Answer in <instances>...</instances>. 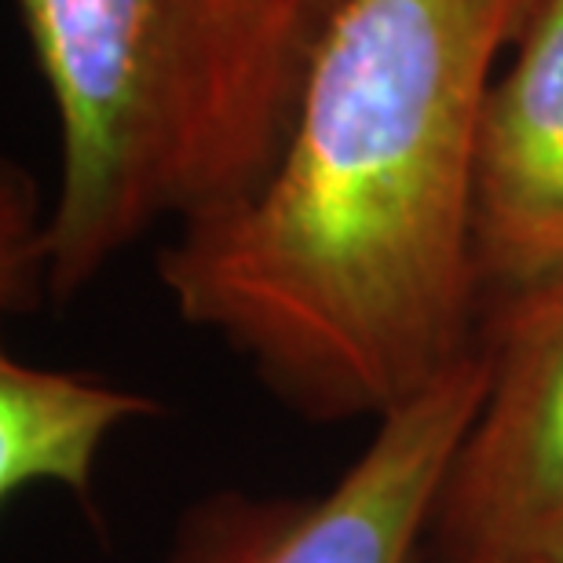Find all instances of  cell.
<instances>
[{
	"label": "cell",
	"mask_w": 563,
	"mask_h": 563,
	"mask_svg": "<svg viewBox=\"0 0 563 563\" xmlns=\"http://www.w3.org/2000/svg\"><path fill=\"white\" fill-rule=\"evenodd\" d=\"M538 0H344L264 184L157 278L303 421H380L479 352V118Z\"/></svg>",
	"instance_id": "cell-1"
},
{
	"label": "cell",
	"mask_w": 563,
	"mask_h": 563,
	"mask_svg": "<svg viewBox=\"0 0 563 563\" xmlns=\"http://www.w3.org/2000/svg\"><path fill=\"white\" fill-rule=\"evenodd\" d=\"M59 118L41 297L66 303L157 220L253 195L300 81L250 0H15Z\"/></svg>",
	"instance_id": "cell-2"
},
{
	"label": "cell",
	"mask_w": 563,
	"mask_h": 563,
	"mask_svg": "<svg viewBox=\"0 0 563 563\" xmlns=\"http://www.w3.org/2000/svg\"><path fill=\"white\" fill-rule=\"evenodd\" d=\"M487 388L483 352L377 421L330 490L217 494L187 512L168 563H421L439 494Z\"/></svg>",
	"instance_id": "cell-3"
},
{
	"label": "cell",
	"mask_w": 563,
	"mask_h": 563,
	"mask_svg": "<svg viewBox=\"0 0 563 563\" xmlns=\"http://www.w3.org/2000/svg\"><path fill=\"white\" fill-rule=\"evenodd\" d=\"M487 388L421 563H563V278L483 311Z\"/></svg>",
	"instance_id": "cell-4"
},
{
	"label": "cell",
	"mask_w": 563,
	"mask_h": 563,
	"mask_svg": "<svg viewBox=\"0 0 563 563\" xmlns=\"http://www.w3.org/2000/svg\"><path fill=\"white\" fill-rule=\"evenodd\" d=\"M472 256L483 311L563 278V0H538L490 81Z\"/></svg>",
	"instance_id": "cell-5"
},
{
	"label": "cell",
	"mask_w": 563,
	"mask_h": 563,
	"mask_svg": "<svg viewBox=\"0 0 563 563\" xmlns=\"http://www.w3.org/2000/svg\"><path fill=\"white\" fill-rule=\"evenodd\" d=\"M162 407L107 380L0 358V494L15 498L33 483H59L92 509V468L103 439Z\"/></svg>",
	"instance_id": "cell-6"
},
{
	"label": "cell",
	"mask_w": 563,
	"mask_h": 563,
	"mask_svg": "<svg viewBox=\"0 0 563 563\" xmlns=\"http://www.w3.org/2000/svg\"><path fill=\"white\" fill-rule=\"evenodd\" d=\"M250 4L256 8V15L264 19L282 63L297 74V81H303L314 41H319L322 26L333 19V11L341 8L344 0H250Z\"/></svg>",
	"instance_id": "cell-7"
}]
</instances>
